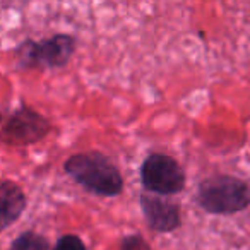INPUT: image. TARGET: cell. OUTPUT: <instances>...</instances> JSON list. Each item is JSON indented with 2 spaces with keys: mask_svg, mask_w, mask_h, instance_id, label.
<instances>
[{
  "mask_svg": "<svg viewBox=\"0 0 250 250\" xmlns=\"http://www.w3.org/2000/svg\"><path fill=\"white\" fill-rule=\"evenodd\" d=\"M63 171L84 190L100 197H117L124 192L120 170L101 151L72 154L63 163Z\"/></svg>",
  "mask_w": 250,
  "mask_h": 250,
  "instance_id": "obj_1",
  "label": "cell"
},
{
  "mask_svg": "<svg viewBox=\"0 0 250 250\" xmlns=\"http://www.w3.org/2000/svg\"><path fill=\"white\" fill-rule=\"evenodd\" d=\"M195 202L209 214H236L250 208V185L233 175H212L199 184Z\"/></svg>",
  "mask_w": 250,
  "mask_h": 250,
  "instance_id": "obj_2",
  "label": "cell"
},
{
  "mask_svg": "<svg viewBox=\"0 0 250 250\" xmlns=\"http://www.w3.org/2000/svg\"><path fill=\"white\" fill-rule=\"evenodd\" d=\"M77 42L72 35L57 33L43 40H24L14 50L18 69H60L69 63Z\"/></svg>",
  "mask_w": 250,
  "mask_h": 250,
  "instance_id": "obj_3",
  "label": "cell"
},
{
  "mask_svg": "<svg viewBox=\"0 0 250 250\" xmlns=\"http://www.w3.org/2000/svg\"><path fill=\"white\" fill-rule=\"evenodd\" d=\"M141 184L144 192L168 197L180 194L185 188V171L175 158L163 153H151L141 165Z\"/></svg>",
  "mask_w": 250,
  "mask_h": 250,
  "instance_id": "obj_4",
  "label": "cell"
},
{
  "mask_svg": "<svg viewBox=\"0 0 250 250\" xmlns=\"http://www.w3.org/2000/svg\"><path fill=\"white\" fill-rule=\"evenodd\" d=\"M48 118L31 106H19L2 125V141L11 146H29L42 141L50 132Z\"/></svg>",
  "mask_w": 250,
  "mask_h": 250,
  "instance_id": "obj_5",
  "label": "cell"
},
{
  "mask_svg": "<svg viewBox=\"0 0 250 250\" xmlns=\"http://www.w3.org/2000/svg\"><path fill=\"white\" fill-rule=\"evenodd\" d=\"M139 206L147 226L156 233H171L182 226L180 204L149 192L139 194Z\"/></svg>",
  "mask_w": 250,
  "mask_h": 250,
  "instance_id": "obj_6",
  "label": "cell"
},
{
  "mask_svg": "<svg viewBox=\"0 0 250 250\" xmlns=\"http://www.w3.org/2000/svg\"><path fill=\"white\" fill-rule=\"evenodd\" d=\"M0 218H2V228L7 229L11 225H14L24 212L28 206V199L21 187L16 182L4 178L0 184Z\"/></svg>",
  "mask_w": 250,
  "mask_h": 250,
  "instance_id": "obj_7",
  "label": "cell"
},
{
  "mask_svg": "<svg viewBox=\"0 0 250 250\" xmlns=\"http://www.w3.org/2000/svg\"><path fill=\"white\" fill-rule=\"evenodd\" d=\"M48 238L42 233H36L33 229L22 231L11 242L9 250H52Z\"/></svg>",
  "mask_w": 250,
  "mask_h": 250,
  "instance_id": "obj_8",
  "label": "cell"
},
{
  "mask_svg": "<svg viewBox=\"0 0 250 250\" xmlns=\"http://www.w3.org/2000/svg\"><path fill=\"white\" fill-rule=\"evenodd\" d=\"M118 250H151V247L143 235H139V233H130V235H125L120 238Z\"/></svg>",
  "mask_w": 250,
  "mask_h": 250,
  "instance_id": "obj_9",
  "label": "cell"
},
{
  "mask_svg": "<svg viewBox=\"0 0 250 250\" xmlns=\"http://www.w3.org/2000/svg\"><path fill=\"white\" fill-rule=\"evenodd\" d=\"M52 250H87L86 243L83 242L79 235H74V233H65L55 242Z\"/></svg>",
  "mask_w": 250,
  "mask_h": 250,
  "instance_id": "obj_10",
  "label": "cell"
}]
</instances>
